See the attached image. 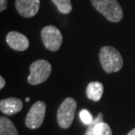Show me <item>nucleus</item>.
Wrapping results in <instances>:
<instances>
[{
    "label": "nucleus",
    "mask_w": 135,
    "mask_h": 135,
    "mask_svg": "<svg viewBox=\"0 0 135 135\" xmlns=\"http://www.w3.org/2000/svg\"><path fill=\"white\" fill-rule=\"evenodd\" d=\"M99 60L103 69L106 73L118 72L123 67V59L116 48L105 46L99 52Z\"/></svg>",
    "instance_id": "1"
},
{
    "label": "nucleus",
    "mask_w": 135,
    "mask_h": 135,
    "mask_svg": "<svg viewBox=\"0 0 135 135\" xmlns=\"http://www.w3.org/2000/svg\"><path fill=\"white\" fill-rule=\"evenodd\" d=\"M91 3L110 22H119L123 18V10L116 0H91Z\"/></svg>",
    "instance_id": "2"
},
{
    "label": "nucleus",
    "mask_w": 135,
    "mask_h": 135,
    "mask_svg": "<svg viewBox=\"0 0 135 135\" xmlns=\"http://www.w3.org/2000/svg\"><path fill=\"white\" fill-rule=\"evenodd\" d=\"M52 71L51 64L47 61L38 60L31 64L30 75L27 78L28 83L32 85L42 83L49 77Z\"/></svg>",
    "instance_id": "3"
},
{
    "label": "nucleus",
    "mask_w": 135,
    "mask_h": 135,
    "mask_svg": "<svg viewBox=\"0 0 135 135\" xmlns=\"http://www.w3.org/2000/svg\"><path fill=\"white\" fill-rule=\"evenodd\" d=\"M76 102L74 98H67L61 103L57 110V122L60 127L69 128L74 120Z\"/></svg>",
    "instance_id": "4"
},
{
    "label": "nucleus",
    "mask_w": 135,
    "mask_h": 135,
    "mask_svg": "<svg viewBox=\"0 0 135 135\" xmlns=\"http://www.w3.org/2000/svg\"><path fill=\"white\" fill-rule=\"evenodd\" d=\"M41 40L46 48L55 52L59 50L62 43V35L60 30L54 26H47L42 29Z\"/></svg>",
    "instance_id": "5"
},
{
    "label": "nucleus",
    "mask_w": 135,
    "mask_h": 135,
    "mask_svg": "<svg viewBox=\"0 0 135 135\" xmlns=\"http://www.w3.org/2000/svg\"><path fill=\"white\" fill-rule=\"evenodd\" d=\"M46 104L42 101H37L30 108L26 118V125L30 129L40 127L44 121L46 114Z\"/></svg>",
    "instance_id": "6"
},
{
    "label": "nucleus",
    "mask_w": 135,
    "mask_h": 135,
    "mask_svg": "<svg viewBox=\"0 0 135 135\" xmlns=\"http://www.w3.org/2000/svg\"><path fill=\"white\" fill-rule=\"evenodd\" d=\"M15 6L21 16L32 18L40 9V0H16Z\"/></svg>",
    "instance_id": "7"
},
{
    "label": "nucleus",
    "mask_w": 135,
    "mask_h": 135,
    "mask_svg": "<svg viewBox=\"0 0 135 135\" xmlns=\"http://www.w3.org/2000/svg\"><path fill=\"white\" fill-rule=\"evenodd\" d=\"M6 42L11 48L17 51H25L29 47L27 37L18 32H10L6 35Z\"/></svg>",
    "instance_id": "8"
},
{
    "label": "nucleus",
    "mask_w": 135,
    "mask_h": 135,
    "mask_svg": "<svg viewBox=\"0 0 135 135\" xmlns=\"http://www.w3.org/2000/svg\"><path fill=\"white\" fill-rule=\"evenodd\" d=\"M23 108V102L17 98L2 99L0 102V110L6 115H13L20 112Z\"/></svg>",
    "instance_id": "9"
},
{
    "label": "nucleus",
    "mask_w": 135,
    "mask_h": 135,
    "mask_svg": "<svg viewBox=\"0 0 135 135\" xmlns=\"http://www.w3.org/2000/svg\"><path fill=\"white\" fill-rule=\"evenodd\" d=\"M103 93H104V86L99 82L90 83L86 89V95L88 98L95 102L100 100Z\"/></svg>",
    "instance_id": "10"
},
{
    "label": "nucleus",
    "mask_w": 135,
    "mask_h": 135,
    "mask_svg": "<svg viewBox=\"0 0 135 135\" xmlns=\"http://www.w3.org/2000/svg\"><path fill=\"white\" fill-rule=\"evenodd\" d=\"M0 135H18L13 123L5 117L0 118Z\"/></svg>",
    "instance_id": "11"
},
{
    "label": "nucleus",
    "mask_w": 135,
    "mask_h": 135,
    "mask_svg": "<svg viewBox=\"0 0 135 135\" xmlns=\"http://www.w3.org/2000/svg\"><path fill=\"white\" fill-rule=\"evenodd\" d=\"M58 11L63 14H68L72 11V4L70 0H52Z\"/></svg>",
    "instance_id": "12"
},
{
    "label": "nucleus",
    "mask_w": 135,
    "mask_h": 135,
    "mask_svg": "<svg viewBox=\"0 0 135 135\" xmlns=\"http://www.w3.org/2000/svg\"><path fill=\"white\" fill-rule=\"evenodd\" d=\"M94 133L95 135H112V132L107 123L100 121L96 124L94 127Z\"/></svg>",
    "instance_id": "13"
},
{
    "label": "nucleus",
    "mask_w": 135,
    "mask_h": 135,
    "mask_svg": "<svg viewBox=\"0 0 135 135\" xmlns=\"http://www.w3.org/2000/svg\"><path fill=\"white\" fill-rule=\"evenodd\" d=\"M79 117H80V119L82 120V122L83 124H85V125H87V126L90 125L94 120L91 113L86 109H83V110H81L80 113H79Z\"/></svg>",
    "instance_id": "14"
},
{
    "label": "nucleus",
    "mask_w": 135,
    "mask_h": 135,
    "mask_svg": "<svg viewBox=\"0 0 135 135\" xmlns=\"http://www.w3.org/2000/svg\"><path fill=\"white\" fill-rule=\"evenodd\" d=\"M103 119V114L102 113H99L98 115V117L94 118L93 122L90 124V125L88 126V128H87V131H86L85 135H95L94 133V127H95L96 124H98V122H100Z\"/></svg>",
    "instance_id": "15"
},
{
    "label": "nucleus",
    "mask_w": 135,
    "mask_h": 135,
    "mask_svg": "<svg viewBox=\"0 0 135 135\" xmlns=\"http://www.w3.org/2000/svg\"><path fill=\"white\" fill-rule=\"evenodd\" d=\"M7 6H8L7 0H0V11L1 12H4L7 8Z\"/></svg>",
    "instance_id": "16"
},
{
    "label": "nucleus",
    "mask_w": 135,
    "mask_h": 135,
    "mask_svg": "<svg viewBox=\"0 0 135 135\" xmlns=\"http://www.w3.org/2000/svg\"><path fill=\"white\" fill-rule=\"evenodd\" d=\"M4 85H5V81L4 79V77L3 76H0V89H2L4 87Z\"/></svg>",
    "instance_id": "17"
},
{
    "label": "nucleus",
    "mask_w": 135,
    "mask_h": 135,
    "mask_svg": "<svg viewBox=\"0 0 135 135\" xmlns=\"http://www.w3.org/2000/svg\"><path fill=\"white\" fill-rule=\"evenodd\" d=\"M127 135H135V128H134V129H133V130H132V131L129 132Z\"/></svg>",
    "instance_id": "18"
},
{
    "label": "nucleus",
    "mask_w": 135,
    "mask_h": 135,
    "mask_svg": "<svg viewBox=\"0 0 135 135\" xmlns=\"http://www.w3.org/2000/svg\"><path fill=\"white\" fill-rule=\"evenodd\" d=\"M29 101H30V98H26V102H29Z\"/></svg>",
    "instance_id": "19"
}]
</instances>
